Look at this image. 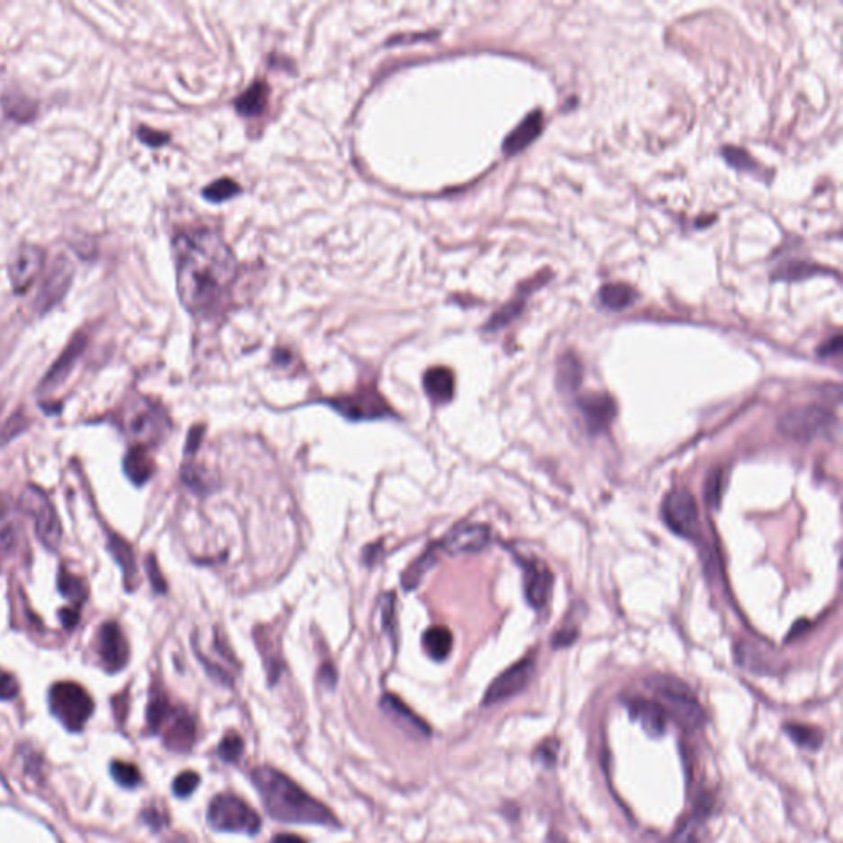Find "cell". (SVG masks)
Wrapping results in <instances>:
<instances>
[{"instance_id":"obj_1","label":"cell","mask_w":843,"mask_h":843,"mask_svg":"<svg viewBox=\"0 0 843 843\" xmlns=\"http://www.w3.org/2000/svg\"><path fill=\"white\" fill-rule=\"evenodd\" d=\"M177 287L185 308L202 320H216L230 305L238 260L218 232L198 228L173 240Z\"/></svg>"},{"instance_id":"obj_7","label":"cell","mask_w":843,"mask_h":843,"mask_svg":"<svg viewBox=\"0 0 843 843\" xmlns=\"http://www.w3.org/2000/svg\"><path fill=\"white\" fill-rule=\"evenodd\" d=\"M20 508L33 519L40 542L49 550L57 552L61 544L63 529L58 518L57 509L51 504L47 493L35 485L25 486L20 496Z\"/></svg>"},{"instance_id":"obj_25","label":"cell","mask_w":843,"mask_h":843,"mask_svg":"<svg viewBox=\"0 0 843 843\" xmlns=\"http://www.w3.org/2000/svg\"><path fill=\"white\" fill-rule=\"evenodd\" d=\"M107 548H109V552L114 557L115 562L122 568L124 582L125 585H127V588H129V590H134L139 576H137V564H135V556L132 547H131L129 542H125L122 537L117 536L114 532H111V534L107 536Z\"/></svg>"},{"instance_id":"obj_49","label":"cell","mask_w":843,"mask_h":843,"mask_svg":"<svg viewBox=\"0 0 843 843\" xmlns=\"http://www.w3.org/2000/svg\"><path fill=\"white\" fill-rule=\"evenodd\" d=\"M59 620H61V623H63L65 628L73 630L77 624V620H79L77 608H65V610H61V612H59Z\"/></svg>"},{"instance_id":"obj_38","label":"cell","mask_w":843,"mask_h":843,"mask_svg":"<svg viewBox=\"0 0 843 843\" xmlns=\"http://www.w3.org/2000/svg\"><path fill=\"white\" fill-rule=\"evenodd\" d=\"M242 749H244L242 738H240L238 733L231 731L226 737L222 738V741H221L220 747H218V755H220L222 761L234 763V761L240 759V755H242Z\"/></svg>"},{"instance_id":"obj_41","label":"cell","mask_w":843,"mask_h":843,"mask_svg":"<svg viewBox=\"0 0 843 843\" xmlns=\"http://www.w3.org/2000/svg\"><path fill=\"white\" fill-rule=\"evenodd\" d=\"M200 784V776L193 771H185L173 781V793L177 797H188Z\"/></svg>"},{"instance_id":"obj_46","label":"cell","mask_w":843,"mask_h":843,"mask_svg":"<svg viewBox=\"0 0 843 843\" xmlns=\"http://www.w3.org/2000/svg\"><path fill=\"white\" fill-rule=\"evenodd\" d=\"M394 600L395 596L393 594H387L384 598V608H383V618H384V628L385 631L394 632V628H395V621H394Z\"/></svg>"},{"instance_id":"obj_15","label":"cell","mask_w":843,"mask_h":843,"mask_svg":"<svg viewBox=\"0 0 843 843\" xmlns=\"http://www.w3.org/2000/svg\"><path fill=\"white\" fill-rule=\"evenodd\" d=\"M75 268L67 258H58L55 264L50 268L49 276L43 280L39 297L35 300V307L40 313L49 312L55 307L61 298L65 297L68 288L71 286Z\"/></svg>"},{"instance_id":"obj_17","label":"cell","mask_w":843,"mask_h":843,"mask_svg":"<svg viewBox=\"0 0 843 843\" xmlns=\"http://www.w3.org/2000/svg\"><path fill=\"white\" fill-rule=\"evenodd\" d=\"M578 409L588 431L594 433L606 431L616 415V403L608 394H586L578 401Z\"/></svg>"},{"instance_id":"obj_13","label":"cell","mask_w":843,"mask_h":843,"mask_svg":"<svg viewBox=\"0 0 843 843\" xmlns=\"http://www.w3.org/2000/svg\"><path fill=\"white\" fill-rule=\"evenodd\" d=\"M45 258V250L33 244H23L15 252L14 260L10 262L9 276L12 287L17 294H23L32 287L43 268Z\"/></svg>"},{"instance_id":"obj_28","label":"cell","mask_w":843,"mask_h":843,"mask_svg":"<svg viewBox=\"0 0 843 843\" xmlns=\"http://www.w3.org/2000/svg\"><path fill=\"white\" fill-rule=\"evenodd\" d=\"M582 376H584L582 363L578 361L576 355L568 353L560 358L558 367H557V385L560 391L564 393L576 391L578 385L582 384Z\"/></svg>"},{"instance_id":"obj_44","label":"cell","mask_w":843,"mask_h":843,"mask_svg":"<svg viewBox=\"0 0 843 843\" xmlns=\"http://www.w3.org/2000/svg\"><path fill=\"white\" fill-rule=\"evenodd\" d=\"M145 568H147V574H149L150 584L154 586L155 592H157V594H165V592H167V582H165V578H163L162 572H160V568H159V564H157L154 556L147 557Z\"/></svg>"},{"instance_id":"obj_42","label":"cell","mask_w":843,"mask_h":843,"mask_svg":"<svg viewBox=\"0 0 843 843\" xmlns=\"http://www.w3.org/2000/svg\"><path fill=\"white\" fill-rule=\"evenodd\" d=\"M723 155H725V159H727V162H729L730 165H733L735 168H739V170H749V168L753 167L751 157H749L745 150H741V149L727 147V149L723 150Z\"/></svg>"},{"instance_id":"obj_21","label":"cell","mask_w":843,"mask_h":843,"mask_svg":"<svg viewBox=\"0 0 843 843\" xmlns=\"http://www.w3.org/2000/svg\"><path fill=\"white\" fill-rule=\"evenodd\" d=\"M544 125V117L540 111H534L522 119V122L506 137L504 140V152L508 155L519 154L524 150L527 145L532 144L536 140Z\"/></svg>"},{"instance_id":"obj_2","label":"cell","mask_w":843,"mask_h":843,"mask_svg":"<svg viewBox=\"0 0 843 843\" xmlns=\"http://www.w3.org/2000/svg\"><path fill=\"white\" fill-rule=\"evenodd\" d=\"M252 783L259 791L262 804L267 814L278 822L286 824L325 825L330 829L340 827L335 814L307 794L302 787L295 784L274 767H258L252 773Z\"/></svg>"},{"instance_id":"obj_40","label":"cell","mask_w":843,"mask_h":843,"mask_svg":"<svg viewBox=\"0 0 843 843\" xmlns=\"http://www.w3.org/2000/svg\"><path fill=\"white\" fill-rule=\"evenodd\" d=\"M522 307H524V302H522V300L509 302L506 307L501 308L496 315H493L486 328H488L489 331H496L501 326L508 325V323H511V322L521 313Z\"/></svg>"},{"instance_id":"obj_9","label":"cell","mask_w":843,"mask_h":843,"mask_svg":"<svg viewBox=\"0 0 843 843\" xmlns=\"http://www.w3.org/2000/svg\"><path fill=\"white\" fill-rule=\"evenodd\" d=\"M326 403L349 421H381V419L394 417L391 405L385 403L383 395L374 389H361L349 395L328 399Z\"/></svg>"},{"instance_id":"obj_39","label":"cell","mask_w":843,"mask_h":843,"mask_svg":"<svg viewBox=\"0 0 843 843\" xmlns=\"http://www.w3.org/2000/svg\"><path fill=\"white\" fill-rule=\"evenodd\" d=\"M700 817L693 815L667 838L666 843H699Z\"/></svg>"},{"instance_id":"obj_3","label":"cell","mask_w":843,"mask_h":843,"mask_svg":"<svg viewBox=\"0 0 843 843\" xmlns=\"http://www.w3.org/2000/svg\"><path fill=\"white\" fill-rule=\"evenodd\" d=\"M648 687L652 690L656 702L666 715L681 725L682 729L695 730L705 721V712L692 690L674 677L654 675L648 679Z\"/></svg>"},{"instance_id":"obj_29","label":"cell","mask_w":843,"mask_h":843,"mask_svg":"<svg viewBox=\"0 0 843 843\" xmlns=\"http://www.w3.org/2000/svg\"><path fill=\"white\" fill-rule=\"evenodd\" d=\"M2 105H4L5 114L19 122L32 121L37 115V109H39L35 101H32L29 96L20 95V93H5L2 96Z\"/></svg>"},{"instance_id":"obj_12","label":"cell","mask_w":843,"mask_h":843,"mask_svg":"<svg viewBox=\"0 0 843 843\" xmlns=\"http://www.w3.org/2000/svg\"><path fill=\"white\" fill-rule=\"evenodd\" d=\"M534 674V661L522 659L511 666L509 669L498 675L485 693L483 705H494L499 702L511 699L518 695L519 692L526 689L527 684L532 679Z\"/></svg>"},{"instance_id":"obj_50","label":"cell","mask_w":843,"mask_h":843,"mask_svg":"<svg viewBox=\"0 0 843 843\" xmlns=\"http://www.w3.org/2000/svg\"><path fill=\"white\" fill-rule=\"evenodd\" d=\"M272 843H307L304 838H300L297 835L290 834H280L272 840Z\"/></svg>"},{"instance_id":"obj_4","label":"cell","mask_w":843,"mask_h":843,"mask_svg":"<svg viewBox=\"0 0 843 843\" xmlns=\"http://www.w3.org/2000/svg\"><path fill=\"white\" fill-rule=\"evenodd\" d=\"M121 425L131 439L144 447L160 443L170 431V422L162 407L144 397L125 403Z\"/></svg>"},{"instance_id":"obj_23","label":"cell","mask_w":843,"mask_h":843,"mask_svg":"<svg viewBox=\"0 0 843 843\" xmlns=\"http://www.w3.org/2000/svg\"><path fill=\"white\" fill-rule=\"evenodd\" d=\"M124 473L137 486H142L154 476L155 461L144 445H135L127 451L124 458Z\"/></svg>"},{"instance_id":"obj_6","label":"cell","mask_w":843,"mask_h":843,"mask_svg":"<svg viewBox=\"0 0 843 843\" xmlns=\"http://www.w3.org/2000/svg\"><path fill=\"white\" fill-rule=\"evenodd\" d=\"M208 824L216 832L256 835L262 822L259 814L238 795L220 794L208 807Z\"/></svg>"},{"instance_id":"obj_10","label":"cell","mask_w":843,"mask_h":843,"mask_svg":"<svg viewBox=\"0 0 843 843\" xmlns=\"http://www.w3.org/2000/svg\"><path fill=\"white\" fill-rule=\"evenodd\" d=\"M662 519L674 534L685 539L700 536L699 508L687 489H674L662 503Z\"/></svg>"},{"instance_id":"obj_48","label":"cell","mask_w":843,"mask_h":843,"mask_svg":"<svg viewBox=\"0 0 843 843\" xmlns=\"http://www.w3.org/2000/svg\"><path fill=\"white\" fill-rule=\"evenodd\" d=\"M840 351H842V336L835 335L832 340L825 341L824 345L820 346L819 355L822 358H829V356L838 355Z\"/></svg>"},{"instance_id":"obj_24","label":"cell","mask_w":843,"mask_h":843,"mask_svg":"<svg viewBox=\"0 0 843 843\" xmlns=\"http://www.w3.org/2000/svg\"><path fill=\"white\" fill-rule=\"evenodd\" d=\"M632 717L638 720L646 730L648 735L651 737H661L666 731V719L667 715L664 710L659 707L657 702H649V700H632L631 705Z\"/></svg>"},{"instance_id":"obj_27","label":"cell","mask_w":843,"mask_h":843,"mask_svg":"<svg viewBox=\"0 0 843 843\" xmlns=\"http://www.w3.org/2000/svg\"><path fill=\"white\" fill-rule=\"evenodd\" d=\"M268 87L264 81H256L236 101V111L246 117L259 115L267 105Z\"/></svg>"},{"instance_id":"obj_35","label":"cell","mask_w":843,"mask_h":843,"mask_svg":"<svg viewBox=\"0 0 843 843\" xmlns=\"http://www.w3.org/2000/svg\"><path fill=\"white\" fill-rule=\"evenodd\" d=\"M111 775L114 777L115 783L125 789H134L142 783L139 767L131 763H124V761H114L111 765Z\"/></svg>"},{"instance_id":"obj_18","label":"cell","mask_w":843,"mask_h":843,"mask_svg":"<svg viewBox=\"0 0 843 843\" xmlns=\"http://www.w3.org/2000/svg\"><path fill=\"white\" fill-rule=\"evenodd\" d=\"M86 343V335H83V333H77V335L71 340V343H69L67 349L63 351V355L59 356L57 363L51 366V369H50L49 374L45 376L43 383L40 384V389H41V391H51V389L58 387L59 384H63V381L68 377V374L71 373V369L75 367L77 358L85 351Z\"/></svg>"},{"instance_id":"obj_20","label":"cell","mask_w":843,"mask_h":843,"mask_svg":"<svg viewBox=\"0 0 843 843\" xmlns=\"http://www.w3.org/2000/svg\"><path fill=\"white\" fill-rule=\"evenodd\" d=\"M552 586V576L546 567L537 562L524 564V594L527 602L534 608H540L547 603Z\"/></svg>"},{"instance_id":"obj_34","label":"cell","mask_w":843,"mask_h":843,"mask_svg":"<svg viewBox=\"0 0 843 843\" xmlns=\"http://www.w3.org/2000/svg\"><path fill=\"white\" fill-rule=\"evenodd\" d=\"M172 709L173 707L167 699V695H163L162 692H155L154 695L150 697L149 707H147L149 729L152 730L154 733L160 731Z\"/></svg>"},{"instance_id":"obj_31","label":"cell","mask_w":843,"mask_h":843,"mask_svg":"<svg viewBox=\"0 0 843 843\" xmlns=\"http://www.w3.org/2000/svg\"><path fill=\"white\" fill-rule=\"evenodd\" d=\"M435 562H437V547L431 546L403 572V578H401L403 588L407 592L417 588V585L421 584L422 578L431 567L435 566Z\"/></svg>"},{"instance_id":"obj_14","label":"cell","mask_w":843,"mask_h":843,"mask_svg":"<svg viewBox=\"0 0 843 843\" xmlns=\"http://www.w3.org/2000/svg\"><path fill=\"white\" fill-rule=\"evenodd\" d=\"M491 540V532L483 524H460L451 529L447 536L441 539L437 550H443L450 556L460 554H475L486 548Z\"/></svg>"},{"instance_id":"obj_36","label":"cell","mask_w":843,"mask_h":843,"mask_svg":"<svg viewBox=\"0 0 843 843\" xmlns=\"http://www.w3.org/2000/svg\"><path fill=\"white\" fill-rule=\"evenodd\" d=\"M786 731L799 747L807 748V749H819L822 745V733L817 729H812V727L787 725Z\"/></svg>"},{"instance_id":"obj_33","label":"cell","mask_w":843,"mask_h":843,"mask_svg":"<svg viewBox=\"0 0 843 843\" xmlns=\"http://www.w3.org/2000/svg\"><path fill=\"white\" fill-rule=\"evenodd\" d=\"M20 548V530L12 519L0 521V568L17 556Z\"/></svg>"},{"instance_id":"obj_19","label":"cell","mask_w":843,"mask_h":843,"mask_svg":"<svg viewBox=\"0 0 843 843\" xmlns=\"http://www.w3.org/2000/svg\"><path fill=\"white\" fill-rule=\"evenodd\" d=\"M381 707L387 717H391L405 733H411L413 737L427 738L431 737V729L429 725L419 719L412 710L409 709L403 702L397 699L395 695L385 693L381 700Z\"/></svg>"},{"instance_id":"obj_32","label":"cell","mask_w":843,"mask_h":843,"mask_svg":"<svg viewBox=\"0 0 843 843\" xmlns=\"http://www.w3.org/2000/svg\"><path fill=\"white\" fill-rule=\"evenodd\" d=\"M636 292L626 284H608L600 290V302L610 310H624L632 305Z\"/></svg>"},{"instance_id":"obj_45","label":"cell","mask_w":843,"mask_h":843,"mask_svg":"<svg viewBox=\"0 0 843 843\" xmlns=\"http://www.w3.org/2000/svg\"><path fill=\"white\" fill-rule=\"evenodd\" d=\"M139 139L145 142L150 147H160V145L165 144L168 140V135L162 134V132H157V131H152L149 127H140L139 129Z\"/></svg>"},{"instance_id":"obj_16","label":"cell","mask_w":843,"mask_h":843,"mask_svg":"<svg viewBox=\"0 0 843 843\" xmlns=\"http://www.w3.org/2000/svg\"><path fill=\"white\" fill-rule=\"evenodd\" d=\"M163 727H165V747L178 753L192 749L195 738H196V725L186 710L172 709Z\"/></svg>"},{"instance_id":"obj_11","label":"cell","mask_w":843,"mask_h":843,"mask_svg":"<svg viewBox=\"0 0 843 843\" xmlns=\"http://www.w3.org/2000/svg\"><path fill=\"white\" fill-rule=\"evenodd\" d=\"M96 652L103 667L109 674L124 669L129 662L131 649L119 624L107 621L99 628L96 636Z\"/></svg>"},{"instance_id":"obj_8","label":"cell","mask_w":843,"mask_h":843,"mask_svg":"<svg viewBox=\"0 0 843 843\" xmlns=\"http://www.w3.org/2000/svg\"><path fill=\"white\" fill-rule=\"evenodd\" d=\"M835 429V419L820 405H804L787 411L779 421L781 433L795 441H812L829 435Z\"/></svg>"},{"instance_id":"obj_5","label":"cell","mask_w":843,"mask_h":843,"mask_svg":"<svg viewBox=\"0 0 843 843\" xmlns=\"http://www.w3.org/2000/svg\"><path fill=\"white\" fill-rule=\"evenodd\" d=\"M50 710L69 731H79L95 712V702L75 682H58L49 693Z\"/></svg>"},{"instance_id":"obj_47","label":"cell","mask_w":843,"mask_h":843,"mask_svg":"<svg viewBox=\"0 0 843 843\" xmlns=\"http://www.w3.org/2000/svg\"><path fill=\"white\" fill-rule=\"evenodd\" d=\"M25 429V422H23V417L22 415H15L10 419L9 423L4 427V433H2V441H7L15 437L20 431Z\"/></svg>"},{"instance_id":"obj_26","label":"cell","mask_w":843,"mask_h":843,"mask_svg":"<svg viewBox=\"0 0 843 843\" xmlns=\"http://www.w3.org/2000/svg\"><path fill=\"white\" fill-rule=\"evenodd\" d=\"M422 646L433 661H445L453 648V634L445 626H433L423 632Z\"/></svg>"},{"instance_id":"obj_43","label":"cell","mask_w":843,"mask_h":843,"mask_svg":"<svg viewBox=\"0 0 843 843\" xmlns=\"http://www.w3.org/2000/svg\"><path fill=\"white\" fill-rule=\"evenodd\" d=\"M19 682L4 669H0V700H12L19 695Z\"/></svg>"},{"instance_id":"obj_37","label":"cell","mask_w":843,"mask_h":843,"mask_svg":"<svg viewBox=\"0 0 843 843\" xmlns=\"http://www.w3.org/2000/svg\"><path fill=\"white\" fill-rule=\"evenodd\" d=\"M240 192V185L230 180V178H221L218 182L211 183L210 186L204 190V196L210 202L221 203L232 198L234 195Z\"/></svg>"},{"instance_id":"obj_22","label":"cell","mask_w":843,"mask_h":843,"mask_svg":"<svg viewBox=\"0 0 843 843\" xmlns=\"http://www.w3.org/2000/svg\"><path fill=\"white\" fill-rule=\"evenodd\" d=\"M423 389L431 403H449L455 395V376L449 367H431L423 376Z\"/></svg>"},{"instance_id":"obj_30","label":"cell","mask_w":843,"mask_h":843,"mask_svg":"<svg viewBox=\"0 0 843 843\" xmlns=\"http://www.w3.org/2000/svg\"><path fill=\"white\" fill-rule=\"evenodd\" d=\"M58 588L61 594L75 604V608H79L85 603L87 596V585L81 576L71 574L65 567H61L59 576H58Z\"/></svg>"}]
</instances>
